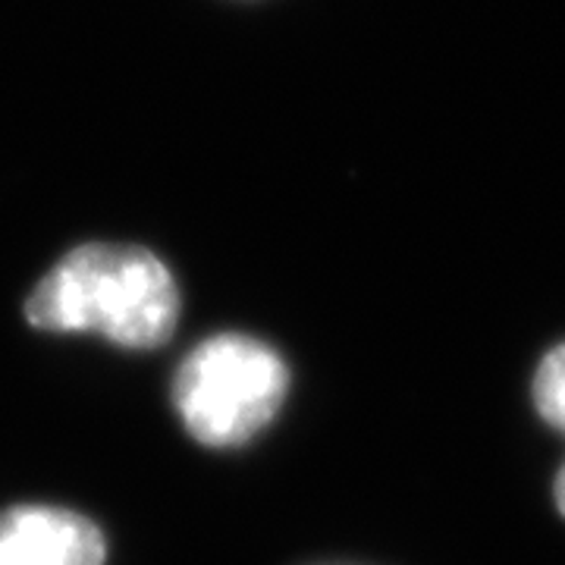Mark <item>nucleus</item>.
<instances>
[{
	"label": "nucleus",
	"mask_w": 565,
	"mask_h": 565,
	"mask_svg": "<svg viewBox=\"0 0 565 565\" xmlns=\"http://www.w3.org/2000/svg\"><path fill=\"white\" fill-rule=\"evenodd\" d=\"M286 393V362L243 333H217L195 345L173 381L182 424L204 446L248 444L277 418Z\"/></svg>",
	"instance_id": "f03ea898"
},
{
	"label": "nucleus",
	"mask_w": 565,
	"mask_h": 565,
	"mask_svg": "<svg viewBox=\"0 0 565 565\" xmlns=\"http://www.w3.org/2000/svg\"><path fill=\"white\" fill-rule=\"evenodd\" d=\"M556 505H559V512L565 515V465L563 471H559V478H556Z\"/></svg>",
	"instance_id": "39448f33"
},
{
	"label": "nucleus",
	"mask_w": 565,
	"mask_h": 565,
	"mask_svg": "<svg viewBox=\"0 0 565 565\" xmlns=\"http://www.w3.org/2000/svg\"><path fill=\"white\" fill-rule=\"evenodd\" d=\"M25 321L47 333H98L122 349H158L180 321V289L170 267L141 245L85 243L35 282Z\"/></svg>",
	"instance_id": "f257e3e1"
},
{
	"label": "nucleus",
	"mask_w": 565,
	"mask_h": 565,
	"mask_svg": "<svg viewBox=\"0 0 565 565\" xmlns=\"http://www.w3.org/2000/svg\"><path fill=\"white\" fill-rule=\"evenodd\" d=\"M102 527L61 505L0 512V565H104Z\"/></svg>",
	"instance_id": "7ed1b4c3"
},
{
	"label": "nucleus",
	"mask_w": 565,
	"mask_h": 565,
	"mask_svg": "<svg viewBox=\"0 0 565 565\" xmlns=\"http://www.w3.org/2000/svg\"><path fill=\"white\" fill-rule=\"evenodd\" d=\"M534 405L553 430L565 434V343L550 349L534 374Z\"/></svg>",
	"instance_id": "20e7f679"
}]
</instances>
